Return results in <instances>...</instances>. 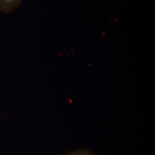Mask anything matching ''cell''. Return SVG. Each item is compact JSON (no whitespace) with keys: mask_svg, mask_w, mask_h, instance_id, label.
Masks as SVG:
<instances>
[{"mask_svg":"<svg viewBox=\"0 0 155 155\" xmlns=\"http://www.w3.org/2000/svg\"><path fill=\"white\" fill-rule=\"evenodd\" d=\"M22 0H0V12L9 13L19 8Z\"/></svg>","mask_w":155,"mask_h":155,"instance_id":"6da1fadb","label":"cell"},{"mask_svg":"<svg viewBox=\"0 0 155 155\" xmlns=\"http://www.w3.org/2000/svg\"><path fill=\"white\" fill-rule=\"evenodd\" d=\"M66 155H96L87 150H78L74 152L68 153Z\"/></svg>","mask_w":155,"mask_h":155,"instance_id":"7a4b0ae2","label":"cell"}]
</instances>
